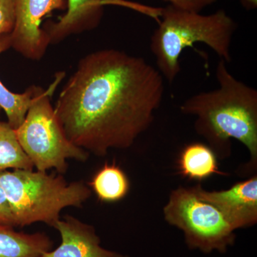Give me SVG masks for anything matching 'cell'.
Segmentation results:
<instances>
[{"mask_svg":"<svg viewBox=\"0 0 257 257\" xmlns=\"http://www.w3.org/2000/svg\"><path fill=\"white\" fill-rule=\"evenodd\" d=\"M158 69L143 57L106 49L83 57L56 103L67 138L98 157L126 150L152 126L165 94Z\"/></svg>","mask_w":257,"mask_h":257,"instance_id":"1","label":"cell"},{"mask_svg":"<svg viewBox=\"0 0 257 257\" xmlns=\"http://www.w3.org/2000/svg\"><path fill=\"white\" fill-rule=\"evenodd\" d=\"M226 62L216 69L217 88L189 96L182 103L184 114L195 117L194 128L218 159L231 155V140L246 147L250 155L246 172L257 166V90L230 73Z\"/></svg>","mask_w":257,"mask_h":257,"instance_id":"2","label":"cell"},{"mask_svg":"<svg viewBox=\"0 0 257 257\" xmlns=\"http://www.w3.org/2000/svg\"><path fill=\"white\" fill-rule=\"evenodd\" d=\"M159 17L150 48L157 69L169 82H173L181 72L179 59L183 51L196 43L204 44L221 60L231 62V42L238 26L224 10L202 15L168 5L160 9Z\"/></svg>","mask_w":257,"mask_h":257,"instance_id":"3","label":"cell"},{"mask_svg":"<svg viewBox=\"0 0 257 257\" xmlns=\"http://www.w3.org/2000/svg\"><path fill=\"white\" fill-rule=\"evenodd\" d=\"M0 186L11 206L16 226L45 223L53 227L64 208H81L92 196L83 181L69 183L62 175L40 171L0 172Z\"/></svg>","mask_w":257,"mask_h":257,"instance_id":"4","label":"cell"},{"mask_svg":"<svg viewBox=\"0 0 257 257\" xmlns=\"http://www.w3.org/2000/svg\"><path fill=\"white\" fill-rule=\"evenodd\" d=\"M64 76V72L57 73L46 90L39 87L25 120L15 130L19 143L36 170L55 169L60 175L68 169L67 160L86 162L89 155L67 138L51 104L50 97Z\"/></svg>","mask_w":257,"mask_h":257,"instance_id":"5","label":"cell"},{"mask_svg":"<svg viewBox=\"0 0 257 257\" xmlns=\"http://www.w3.org/2000/svg\"><path fill=\"white\" fill-rule=\"evenodd\" d=\"M163 215L169 224L183 232L190 249L224 253L234 244L235 230L217 208L201 197L197 185L172 190Z\"/></svg>","mask_w":257,"mask_h":257,"instance_id":"6","label":"cell"},{"mask_svg":"<svg viewBox=\"0 0 257 257\" xmlns=\"http://www.w3.org/2000/svg\"><path fill=\"white\" fill-rule=\"evenodd\" d=\"M16 22L11 47L25 58L40 60L50 45L42 20L55 10H67V0H15Z\"/></svg>","mask_w":257,"mask_h":257,"instance_id":"7","label":"cell"},{"mask_svg":"<svg viewBox=\"0 0 257 257\" xmlns=\"http://www.w3.org/2000/svg\"><path fill=\"white\" fill-rule=\"evenodd\" d=\"M197 188L201 197L217 208L235 231L256 224V175L226 190L209 192L201 184Z\"/></svg>","mask_w":257,"mask_h":257,"instance_id":"8","label":"cell"},{"mask_svg":"<svg viewBox=\"0 0 257 257\" xmlns=\"http://www.w3.org/2000/svg\"><path fill=\"white\" fill-rule=\"evenodd\" d=\"M53 227L60 233V244L37 257H128L103 247L95 228L74 216L60 218Z\"/></svg>","mask_w":257,"mask_h":257,"instance_id":"9","label":"cell"},{"mask_svg":"<svg viewBox=\"0 0 257 257\" xmlns=\"http://www.w3.org/2000/svg\"><path fill=\"white\" fill-rule=\"evenodd\" d=\"M65 14L57 22H50L42 30L50 45H56L67 37L90 31L99 26L104 15V7L119 4L121 0H67Z\"/></svg>","mask_w":257,"mask_h":257,"instance_id":"10","label":"cell"},{"mask_svg":"<svg viewBox=\"0 0 257 257\" xmlns=\"http://www.w3.org/2000/svg\"><path fill=\"white\" fill-rule=\"evenodd\" d=\"M0 223V257H37L50 251L53 241L45 232L25 233Z\"/></svg>","mask_w":257,"mask_h":257,"instance_id":"11","label":"cell"},{"mask_svg":"<svg viewBox=\"0 0 257 257\" xmlns=\"http://www.w3.org/2000/svg\"><path fill=\"white\" fill-rule=\"evenodd\" d=\"M217 157L205 144L194 143L187 145L178 160L180 175L191 180H204L214 175H222L218 167Z\"/></svg>","mask_w":257,"mask_h":257,"instance_id":"12","label":"cell"},{"mask_svg":"<svg viewBox=\"0 0 257 257\" xmlns=\"http://www.w3.org/2000/svg\"><path fill=\"white\" fill-rule=\"evenodd\" d=\"M99 201L119 202L127 195L130 182L126 173L114 162H105L88 183Z\"/></svg>","mask_w":257,"mask_h":257,"instance_id":"13","label":"cell"},{"mask_svg":"<svg viewBox=\"0 0 257 257\" xmlns=\"http://www.w3.org/2000/svg\"><path fill=\"white\" fill-rule=\"evenodd\" d=\"M11 48V34L0 35V55ZM39 86L32 85L23 94H15L9 90L0 80V108L5 111L8 123L16 130L25 120L32 99Z\"/></svg>","mask_w":257,"mask_h":257,"instance_id":"14","label":"cell"},{"mask_svg":"<svg viewBox=\"0 0 257 257\" xmlns=\"http://www.w3.org/2000/svg\"><path fill=\"white\" fill-rule=\"evenodd\" d=\"M14 170H33L34 165L8 122L0 121V172Z\"/></svg>","mask_w":257,"mask_h":257,"instance_id":"15","label":"cell"},{"mask_svg":"<svg viewBox=\"0 0 257 257\" xmlns=\"http://www.w3.org/2000/svg\"><path fill=\"white\" fill-rule=\"evenodd\" d=\"M16 22L15 0H0V35L11 34Z\"/></svg>","mask_w":257,"mask_h":257,"instance_id":"16","label":"cell"},{"mask_svg":"<svg viewBox=\"0 0 257 257\" xmlns=\"http://www.w3.org/2000/svg\"><path fill=\"white\" fill-rule=\"evenodd\" d=\"M169 5L187 11L201 13L207 7L214 4L217 0H165Z\"/></svg>","mask_w":257,"mask_h":257,"instance_id":"17","label":"cell"},{"mask_svg":"<svg viewBox=\"0 0 257 257\" xmlns=\"http://www.w3.org/2000/svg\"><path fill=\"white\" fill-rule=\"evenodd\" d=\"M0 223L16 227L14 214L11 206L5 194L4 189L0 186Z\"/></svg>","mask_w":257,"mask_h":257,"instance_id":"18","label":"cell"},{"mask_svg":"<svg viewBox=\"0 0 257 257\" xmlns=\"http://www.w3.org/2000/svg\"><path fill=\"white\" fill-rule=\"evenodd\" d=\"M243 6L247 9L253 10L257 7V0H240Z\"/></svg>","mask_w":257,"mask_h":257,"instance_id":"19","label":"cell"},{"mask_svg":"<svg viewBox=\"0 0 257 257\" xmlns=\"http://www.w3.org/2000/svg\"><path fill=\"white\" fill-rule=\"evenodd\" d=\"M2 109L0 108V112H1Z\"/></svg>","mask_w":257,"mask_h":257,"instance_id":"20","label":"cell"}]
</instances>
